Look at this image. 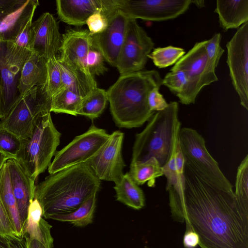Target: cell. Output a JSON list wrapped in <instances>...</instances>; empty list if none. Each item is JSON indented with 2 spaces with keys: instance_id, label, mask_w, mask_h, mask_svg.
Returning a JSON list of instances; mask_svg holds the SVG:
<instances>
[{
  "instance_id": "cell-1",
  "label": "cell",
  "mask_w": 248,
  "mask_h": 248,
  "mask_svg": "<svg viewBox=\"0 0 248 248\" xmlns=\"http://www.w3.org/2000/svg\"><path fill=\"white\" fill-rule=\"evenodd\" d=\"M183 196L169 195L174 220L186 221L202 248H248V204L218 188L185 163Z\"/></svg>"
},
{
  "instance_id": "cell-2",
  "label": "cell",
  "mask_w": 248,
  "mask_h": 248,
  "mask_svg": "<svg viewBox=\"0 0 248 248\" xmlns=\"http://www.w3.org/2000/svg\"><path fill=\"white\" fill-rule=\"evenodd\" d=\"M101 180L86 163L49 174L35 185L34 198L40 203L46 219L76 210L92 195L97 193Z\"/></svg>"
},
{
  "instance_id": "cell-3",
  "label": "cell",
  "mask_w": 248,
  "mask_h": 248,
  "mask_svg": "<svg viewBox=\"0 0 248 248\" xmlns=\"http://www.w3.org/2000/svg\"><path fill=\"white\" fill-rule=\"evenodd\" d=\"M156 70H142L120 75L107 91L113 120L121 128L140 127L155 113L147 103L149 92L162 85Z\"/></svg>"
},
{
  "instance_id": "cell-4",
  "label": "cell",
  "mask_w": 248,
  "mask_h": 248,
  "mask_svg": "<svg viewBox=\"0 0 248 248\" xmlns=\"http://www.w3.org/2000/svg\"><path fill=\"white\" fill-rule=\"evenodd\" d=\"M178 112V103L172 101L153 115L144 129L136 135L131 164L155 157L161 167L166 165L178 141L181 128Z\"/></svg>"
},
{
  "instance_id": "cell-5",
  "label": "cell",
  "mask_w": 248,
  "mask_h": 248,
  "mask_svg": "<svg viewBox=\"0 0 248 248\" xmlns=\"http://www.w3.org/2000/svg\"><path fill=\"white\" fill-rule=\"evenodd\" d=\"M61 136L50 112H46L36 118L30 132L20 139V147L16 159L34 182L51 163Z\"/></svg>"
},
{
  "instance_id": "cell-6",
  "label": "cell",
  "mask_w": 248,
  "mask_h": 248,
  "mask_svg": "<svg viewBox=\"0 0 248 248\" xmlns=\"http://www.w3.org/2000/svg\"><path fill=\"white\" fill-rule=\"evenodd\" d=\"M178 140L184 162L212 185L228 191L232 186L208 151L203 137L190 127L180 128Z\"/></svg>"
},
{
  "instance_id": "cell-7",
  "label": "cell",
  "mask_w": 248,
  "mask_h": 248,
  "mask_svg": "<svg viewBox=\"0 0 248 248\" xmlns=\"http://www.w3.org/2000/svg\"><path fill=\"white\" fill-rule=\"evenodd\" d=\"M205 41L197 42L187 53L181 57L171 70H182L186 77V83L177 96L179 102L186 105L194 104L202 89L218 80L216 74L207 70V58Z\"/></svg>"
},
{
  "instance_id": "cell-8",
  "label": "cell",
  "mask_w": 248,
  "mask_h": 248,
  "mask_svg": "<svg viewBox=\"0 0 248 248\" xmlns=\"http://www.w3.org/2000/svg\"><path fill=\"white\" fill-rule=\"evenodd\" d=\"M109 135L105 129L92 124L87 131L76 137L69 144L56 152L47 168L49 173L86 163L98 153Z\"/></svg>"
},
{
  "instance_id": "cell-9",
  "label": "cell",
  "mask_w": 248,
  "mask_h": 248,
  "mask_svg": "<svg viewBox=\"0 0 248 248\" xmlns=\"http://www.w3.org/2000/svg\"><path fill=\"white\" fill-rule=\"evenodd\" d=\"M51 100L46 98L36 86L22 97L18 96L6 116L0 123L19 139L31 131L34 122L41 113L50 112Z\"/></svg>"
},
{
  "instance_id": "cell-10",
  "label": "cell",
  "mask_w": 248,
  "mask_h": 248,
  "mask_svg": "<svg viewBox=\"0 0 248 248\" xmlns=\"http://www.w3.org/2000/svg\"><path fill=\"white\" fill-rule=\"evenodd\" d=\"M155 44L134 19L129 18L116 68L120 75L142 71Z\"/></svg>"
},
{
  "instance_id": "cell-11",
  "label": "cell",
  "mask_w": 248,
  "mask_h": 248,
  "mask_svg": "<svg viewBox=\"0 0 248 248\" xmlns=\"http://www.w3.org/2000/svg\"><path fill=\"white\" fill-rule=\"evenodd\" d=\"M227 63L241 105L248 110V22L243 24L226 44Z\"/></svg>"
},
{
  "instance_id": "cell-12",
  "label": "cell",
  "mask_w": 248,
  "mask_h": 248,
  "mask_svg": "<svg viewBox=\"0 0 248 248\" xmlns=\"http://www.w3.org/2000/svg\"><path fill=\"white\" fill-rule=\"evenodd\" d=\"M115 6L131 19L161 21L176 18L189 8L192 0H115Z\"/></svg>"
},
{
  "instance_id": "cell-13",
  "label": "cell",
  "mask_w": 248,
  "mask_h": 248,
  "mask_svg": "<svg viewBox=\"0 0 248 248\" xmlns=\"http://www.w3.org/2000/svg\"><path fill=\"white\" fill-rule=\"evenodd\" d=\"M105 14L108 19V26L99 33L90 34L92 47L101 53L105 61L116 67L129 18L116 8L115 1L113 6Z\"/></svg>"
},
{
  "instance_id": "cell-14",
  "label": "cell",
  "mask_w": 248,
  "mask_h": 248,
  "mask_svg": "<svg viewBox=\"0 0 248 248\" xmlns=\"http://www.w3.org/2000/svg\"><path fill=\"white\" fill-rule=\"evenodd\" d=\"M5 43L0 67V82L3 88L4 103V112L1 119L6 116L18 97L17 85L20 72L31 53L10 40L6 41Z\"/></svg>"
},
{
  "instance_id": "cell-15",
  "label": "cell",
  "mask_w": 248,
  "mask_h": 248,
  "mask_svg": "<svg viewBox=\"0 0 248 248\" xmlns=\"http://www.w3.org/2000/svg\"><path fill=\"white\" fill-rule=\"evenodd\" d=\"M124 137L122 132H113L98 153L85 163L99 180L115 184L120 181L125 166L122 155Z\"/></svg>"
},
{
  "instance_id": "cell-16",
  "label": "cell",
  "mask_w": 248,
  "mask_h": 248,
  "mask_svg": "<svg viewBox=\"0 0 248 248\" xmlns=\"http://www.w3.org/2000/svg\"><path fill=\"white\" fill-rule=\"evenodd\" d=\"M91 47V37L88 30H68L62 37L59 49L61 56L58 59L67 66L93 78L86 66L87 57Z\"/></svg>"
},
{
  "instance_id": "cell-17",
  "label": "cell",
  "mask_w": 248,
  "mask_h": 248,
  "mask_svg": "<svg viewBox=\"0 0 248 248\" xmlns=\"http://www.w3.org/2000/svg\"><path fill=\"white\" fill-rule=\"evenodd\" d=\"M33 51L46 61L56 56L62 37L53 16L46 12L32 23Z\"/></svg>"
},
{
  "instance_id": "cell-18",
  "label": "cell",
  "mask_w": 248,
  "mask_h": 248,
  "mask_svg": "<svg viewBox=\"0 0 248 248\" xmlns=\"http://www.w3.org/2000/svg\"><path fill=\"white\" fill-rule=\"evenodd\" d=\"M6 164L9 172L12 191L16 201L23 231L29 206L34 198L35 182L31 179L16 159H8Z\"/></svg>"
},
{
  "instance_id": "cell-19",
  "label": "cell",
  "mask_w": 248,
  "mask_h": 248,
  "mask_svg": "<svg viewBox=\"0 0 248 248\" xmlns=\"http://www.w3.org/2000/svg\"><path fill=\"white\" fill-rule=\"evenodd\" d=\"M56 4L58 17L62 21L81 26L86 24L90 16L102 9L103 0H57Z\"/></svg>"
},
{
  "instance_id": "cell-20",
  "label": "cell",
  "mask_w": 248,
  "mask_h": 248,
  "mask_svg": "<svg viewBox=\"0 0 248 248\" xmlns=\"http://www.w3.org/2000/svg\"><path fill=\"white\" fill-rule=\"evenodd\" d=\"M46 70V61L36 52H31L20 72L18 96H23L34 87L41 85L45 79Z\"/></svg>"
},
{
  "instance_id": "cell-21",
  "label": "cell",
  "mask_w": 248,
  "mask_h": 248,
  "mask_svg": "<svg viewBox=\"0 0 248 248\" xmlns=\"http://www.w3.org/2000/svg\"><path fill=\"white\" fill-rule=\"evenodd\" d=\"M215 12L224 31L238 28L248 22V0H217Z\"/></svg>"
},
{
  "instance_id": "cell-22",
  "label": "cell",
  "mask_w": 248,
  "mask_h": 248,
  "mask_svg": "<svg viewBox=\"0 0 248 248\" xmlns=\"http://www.w3.org/2000/svg\"><path fill=\"white\" fill-rule=\"evenodd\" d=\"M39 1L30 3L16 22L10 39L17 46L33 51L32 20Z\"/></svg>"
},
{
  "instance_id": "cell-23",
  "label": "cell",
  "mask_w": 248,
  "mask_h": 248,
  "mask_svg": "<svg viewBox=\"0 0 248 248\" xmlns=\"http://www.w3.org/2000/svg\"><path fill=\"white\" fill-rule=\"evenodd\" d=\"M58 63L64 88L82 98L97 87L94 78L90 77L81 71L71 68L60 62Z\"/></svg>"
},
{
  "instance_id": "cell-24",
  "label": "cell",
  "mask_w": 248,
  "mask_h": 248,
  "mask_svg": "<svg viewBox=\"0 0 248 248\" xmlns=\"http://www.w3.org/2000/svg\"><path fill=\"white\" fill-rule=\"evenodd\" d=\"M0 197L18 237L24 235L16 201L13 194L6 162L0 174Z\"/></svg>"
},
{
  "instance_id": "cell-25",
  "label": "cell",
  "mask_w": 248,
  "mask_h": 248,
  "mask_svg": "<svg viewBox=\"0 0 248 248\" xmlns=\"http://www.w3.org/2000/svg\"><path fill=\"white\" fill-rule=\"evenodd\" d=\"M116 200L136 210L145 206V196L142 189L132 180L128 172L124 174L115 184Z\"/></svg>"
},
{
  "instance_id": "cell-26",
  "label": "cell",
  "mask_w": 248,
  "mask_h": 248,
  "mask_svg": "<svg viewBox=\"0 0 248 248\" xmlns=\"http://www.w3.org/2000/svg\"><path fill=\"white\" fill-rule=\"evenodd\" d=\"M128 173L137 185L147 182L150 187L155 186L157 178L163 176L162 167L155 157L142 162L130 164Z\"/></svg>"
},
{
  "instance_id": "cell-27",
  "label": "cell",
  "mask_w": 248,
  "mask_h": 248,
  "mask_svg": "<svg viewBox=\"0 0 248 248\" xmlns=\"http://www.w3.org/2000/svg\"><path fill=\"white\" fill-rule=\"evenodd\" d=\"M96 193L92 195L75 211L67 214L53 216L50 219L67 222L78 227H84L92 223L96 207Z\"/></svg>"
},
{
  "instance_id": "cell-28",
  "label": "cell",
  "mask_w": 248,
  "mask_h": 248,
  "mask_svg": "<svg viewBox=\"0 0 248 248\" xmlns=\"http://www.w3.org/2000/svg\"><path fill=\"white\" fill-rule=\"evenodd\" d=\"M108 102L107 91L97 87L82 98L77 115L92 120L96 119L102 113Z\"/></svg>"
},
{
  "instance_id": "cell-29",
  "label": "cell",
  "mask_w": 248,
  "mask_h": 248,
  "mask_svg": "<svg viewBox=\"0 0 248 248\" xmlns=\"http://www.w3.org/2000/svg\"><path fill=\"white\" fill-rule=\"evenodd\" d=\"M38 86L41 93L51 101L52 97L64 88L56 56L46 61V70L44 82L41 85Z\"/></svg>"
},
{
  "instance_id": "cell-30",
  "label": "cell",
  "mask_w": 248,
  "mask_h": 248,
  "mask_svg": "<svg viewBox=\"0 0 248 248\" xmlns=\"http://www.w3.org/2000/svg\"><path fill=\"white\" fill-rule=\"evenodd\" d=\"M82 97L64 88L51 98L50 112L77 116Z\"/></svg>"
},
{
  "instance_id": "cell-31",
  "label": "cell",
  "mask_w": 248,
  "mask_h": 248,
  "mask_svg": "<svg viewBox=\"0 0 248 248\" xmlns=\"http://www.w3.org/2000/svg\"><path fill=\"white\" fill-rule=\"evenodd\" d=\"M185 54L183 48L170 46L154 49L148 57L156 67L162 68L175 63Z\"/></svg>"
},
{
  "instance_id": "cell-32",
  "label": "cell",
  "mask_w": 248,
  "mask_h": 248,
  "mask_svg": "<svg viewBox=\"0 0 248 248\" xmlns=\"http://www.w3.org/2000/svg\"><path fill=\"white\" fill-rule=\"evenodd\" d=\"M221 39V35L218 32L215 33L210 39L205 41L204 46L207 58V68L213 74H216V68L224 52L220 46Z\"/></svg>"
},
{
  "instance_id": "cell-33",
  "label": "cell",
  "mask_w": 248,
  "mask_h": 248,
  "mask_svg": "<svg viewBox=\"0 0 248 248\" xmlns=\"http://www.w3.org/2000/svg\"><path fill=\"white\" fill-rule=\"evenodd\" d=\"M51 228L52 226L42 218L38 232L34 235H28V248H53Z\"/></svg>"
},
{
  "instance_id": "cell-34",
  "label": "cell",
  "mask_w": 248,
  "mask_h": 248,
  "mask_svg": "<svg viewBox=\"0 0 248 248\" xmlns=\"http://www.w3.org/2000/svg\"><path fill=\"white\" fill-rule=\"evenodd\" d=\"M236 198L241 202L248 204V155H247L237 168L235 188Z\"/></svg>"
},
{
  "instance_id": "cell-35",
  "label": "cell",
  "mask_w": 248,
  "mask_h": 248,
  "mask_svg": "<svg viewBox=\"0 0 248 248\" xmlns=\"http://www.w3.org/2000/svg\"><path fill=\"white\" fill-rule=\"evenodd\" d=\"M20 147V139L4 127L0 123V152L9 158H16Z\"/></svg>"
},
{
  "instance_id": "cell-36",
  "label": "cell",
  "mask_w": 248,
  "mask_h": 248,
  "mask_svg": "<svg viewBox=\"0 0 248 248\" xmlns=\"http://www.w3.org/2000/svg\"><path fill=\"white\" fill-rule=\"evenodd\" d=\"M43 216V209L38 201L34 198L31 202L28 211V216L23 230L24 234L34 235L39 230L40 222Z\"/></svg>"
},
{
  "instance_id": "cell-37",
  "label": "cell",
  "mask_w": 248,
  "mask_h": 248,
  "mask_svg": "<svg viewBox=\"0 0 248 248\" xmlns=\"http://www.w3.org/2000/svg\"><path fill=\"white\" fill-rule=\"evenodd\" d=\"M186 81L185 72L182 70H171L162 81V85L167 87L176 96L181 92Z\"/></svg>"
},
{
  "instance_id": "cell-38",
  "label": "cell",
  "mask_w": 248,
  "mask_h": 248,
  "mask_svg": "<svg viewBox=\"0 0 248 248\" xmlns=\"http://www.w3.org/2000/svg\"><path fill=\"white\" fill-rule=\"evenodd\" d=\"M104 61L101 53L91 47L87 55L86 66L89 73L93 77L103 75L107 71Z\"/></svg>"
},
{
  "instance_id": "cell-39",
  "label": "cell",
  "mask_w": 248,
  "mask_h": 248,
  "mask_svg": "<svg viewBox=\"0 0 248 248\" xmlns=\"http://www.w3.org/2000/svg\"><path fill=\"white\" fill-rule=\"evenodd\" d=\"M86 24L88 27L90 34H95L103 31L107 28L108 19L107 15L101 9L90 16Z\"/></svg>"
},
{
  "instance_id": "cell-40",
  "label": "cell",
  "mask_w": 248,
  "mask_h": 248,
  "mask_svg": "<svg viewBox=\"0 0 248 248\" xmlns=\"http://www.w3.org/2000/svg\"><path fill=\"white\" fill-rule=\"evenodd\" d=\"M160 87H155L149 93L147 97V103L151 111L158 112L165 109L168 106L163 96L160 93Z\"/></svg>"
},
{
  "instance_id": "cell-41",
  "label": "cell",
  "mask_w": 248,
  "mask_h": 248,
  "mask_svg": "<svg viewBox=\"0 0 248 248\" xmlns=\"http://www.w3.org/2000/svg\"><path fill=\"white\" fill-rule=\"evenodd\" d=\"M0 235L7 237L18 236L13 227L8 213L2 203L0 197Z\"/></svg>"
},
{
  "instance_id": "cell-42",
  "label": "cell",
  "mask_w": 248,
  "mask_h": 248,
  "mask_svg": "<svg viewBox=\"0 0 248 248\" xmlns=\"http://www.w3.org/2000/svg\"><path fill=\"white\" fill-rule=\"evenodd\" d=\"M199 242L198 234L191 229H187L183 239L184 247L186 248H195Z\"/></svg>"
},
{
  "instance_id": "cell-43",
  "label": "cell",
  "mask_w": 248,
  "mask_h": 248,
  "mask_svg": "<svg viewBox=\"0 0 248 248\" xmlns=\"http://www.w3.org/2000/svg\"><path fill=\"white\" fill-rule=\"evenodd\" d=\"M26 0H0V12H12L23 4Z\"/></svg>"
},
{
  "instance_id": "cell-44",
  "label": "cell",
  "mask_w": 248,
  "mask_h": 248,
  "mask_svg": "<svg viewBox=\"0 0 248 248\" xmlns=\"http://www.w3.org/2000/svg\"><path fill=\"white\" fill-rule=\"evenodd\" d=\"M28 235L24 234L21 237H10L6 248H28Z\"/></svg>"
},
{
  "instance_id": "cell-45",
  "label": "cell",
  "mask_w": 248,
  "mask_h": 248,
  "mask_svg": "<svg viewBox=\"0 0 248 248\" xmlns=\"http://www.w3.org/2000/svg\"><path fill=\"white\" fill-rule=\"evenodd\" d=\"M4 112V103L3 88L0 82V116H3Z\"/></svg>"
},
{
  "instance_id": "cell-46",
  "label": "cell",
  "mask_w": 248,
  "mask_h": 248,
  "mask_svg": "<svg viewBox=\"0 0 248 248\" xmlns=\"http://www.w3.org/2000/svg\"><path fill=\"white\" fill-rule=\"evenodd\" d=\"M10 237L0 235V248H6Z\"/></svg>"
},
{
  "instance_id": "cell-47",
  "label": "cell",
  "mask_w": 248,
  "mask_h": 248,
  "mask_svg": "<svg viewBox=\"0 0 248 248\" xmlns=\"http://www.w3.org/2000/svg\"><path fill=\"white\" fill-rule=\"evenodd\" d=\"M8 159L10 158L7 156L0 152V174L4 164Z\"/></svg>"
},
{
  "instance_id": "cell-48",
  "label": "cell",
  "mask_w": 248,
  "mask_h": 248,
  "mask_svg": "<svg viewBox=\"0 0 248 248\" xmlns=\"http://www.w3.org/2000/svg\"><path fill=\"white\" fill-rule=\"evenodd\" d=\"M5 47V43L4 42L0 41V67L4 54Z\"/></svg>"
},
{
  "instance_id": "cell-49",
  "label": "cell",
  "mask_w": 248,
  "mask_h": 248,
  "mask_svg": "<svg viewBox=\"0 0 248 248\" xmlns=\"http://www.w3.org/2000/svg\"><path fill=\"white\" fill-rule=\"evenodd\" d=\"M192 3H194L197 6L199 7H204V0H192Z\"/></svg>"
},
{
  "instance_id": "cell-50",
  "label": "cell",
  "mask_w": 248,
  "mask_h": 248,
  "mask_svg": "<svg viewBox=\"0 0 248 248\" xmlns=\"http://www.w3.org/2000/svg\"><path fill=\"white\" fill-rule=\"evenodd\" d=\"M8 13H9V12H0V25L1 24V22L5 16Z\"/></svg>"
},
{
  "instance_id": "cell-51",
  "label": "cell",
  "mask_w": 248,
  "mask_h": 248,
  "mask_svg": "<svg viewBox=\"0 0 248 248\" xmlns=\"http://www.w3.org/2000/svg\"><path fill=\"white\" fill-rule=\"evenodd\" d=\"M2 117L0 116V120L1 119Z\"/></svg>"
}]
</instances>
